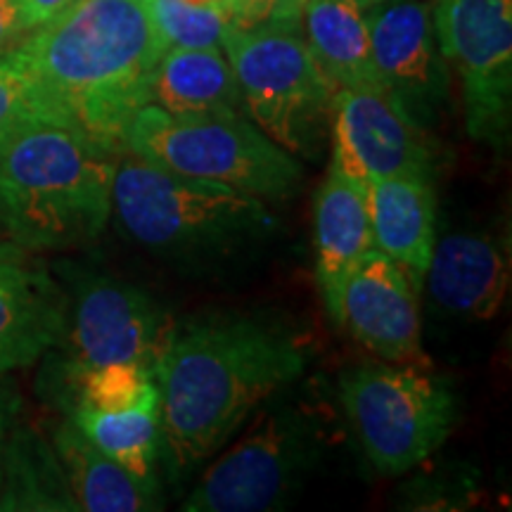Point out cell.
<instances>
[{
  "label": "cell",
  "mask_w": 512,
  "mask_h": 512,
  "mask_svg": "<svg viewBox=\"0 0 512 512\" xmlns=\"http://www.w3.org/2000/svg\"><path fill=\"white\" fill-rule=\"evenodd\" d=\"M43 121L72 124L60 105L22 67L0 57V145Z\"/></svg>",
  "instance_id": "24"
},
{
  "label": "cell",
  "mask_w": 512,
  "mask_h": 512,
  "mask_svg": "<svg viewBox=\"0 0 512 512\" xmlns=\"http://www.w3.org/2000/svg\"><path fill=\"white\" fill-rule=\"evenodd\" d=\"M150 105L169 114L240 112L242 95L221 48H169L152 74Z\"/></svg>",
  "instance_id": "19"
},
{
  "label": "cell",
  "mask_w": 512,
  "mask_h": 512,
  "mask_svg": "<svg viewBox=\"0 0 512 512\" xmlns=\"http://www.w3.org/2000/svg\"><path fill=\"white\" fill-rule=\"evenodd\" d=\"M339 401L358 444L380 475L425 463L451 437L456 396L432 368L363 361L339 377Z\"/></svg>",
  "instance_id": "6"
},
{
  "label": "cell",
  "mask_w": 512,
  "mask_h": 512,
  "mask_svg": "<svg viewBox=\"0 0 512 512\" xmlns=\"http://www.w3.org/2000/svg\"><path fill=\"white\" fill-rule=\"evenodd\" d=\"M17 8L24 12V17L29 19L31 27L48 22L50 17H55L57 12H62L67 5H72L74 0H15Z\"/></svg>",
  "instance_id": "29"
},
{
  "label": "cell",
  "mask_w": 512,
  "mask_h": 512,
  "mask_svg": "<svg viewBox=\"0 0 512 512\" xmlns=\"http://www.w3.org/2000/svg\"><path fill=\"white\" fill-rule=\"evenodd\" d=\"M304 368L302 342L268 320L219 316L176 330L157 368L162 446L174 472L216 456Z\"/></svg>",
  "instance_id": "1"
},
{
  "label": "cell",
  "mask_w": 512,
  "mask_h": 512,
  "mask_svg": "<svg viewBox=\"0 0 512 512\" xmlns=\"http://www.w3.org/2000/svg\"><path fill=\"white\" fill-rule=\"evenodd\" d=\"M0 510H79L53 448L12 427L3 458Z\"/></svg>",
  "instance_id": "21"
},
{
  "label": "cell",
  "mask_w": 512,
  "mask_h": 512,
  "mask_svg": "<svg viewBox=\"0 0 512 512\" xmlns=\"http://www.w3.org/2000/svg\"><path fill=\"white\" fill-rule=\"evenodd\" d=\"M53 451L79 510L150 512L162 508L157 484L143 482L102 453L72 418L57 425Z\"/></svg>",
  "instance_id": "18"
},
{
  "label": "cell",
  "mask_w": 512,
  "mask_h": 512,
  "mask_svg": "<svg viewBox=\"0 0 512 512\" xmlns=\"http://www.w3.org/2000/svg\"><path fill=\"white\" fill-rule=\"evenodd\" d=\"M370 62L377 86L415 119L448 93V64L434 29V0H396L366 8Z\"/></svg>",
  "instance_id": "12"
},
{
  "label": "cell",
  "mask_w": 512,
  "mask_h": 512,
  "mask_svg": "<svg viewBox=\"0 0 512 512\" xmlns=\"http://www.w3.org/2000/svg\"><path fill=\"white\" fill-rule=\"evenodd\" d=\"M121 233L159 256L197 259L254 242L275 228L261 197L200 181L121 152L112 183Z\"/></svg>",
  "instance_id": "4"
},
{
  "label": "cell",
  "mask_w": 512,
  "mask_h": 512,
  "mask_svg": "<svg viewBox=\"0 0 512 512\" xmlns=\"http://www.w3.org/2000/svg\"><path fill=\"white\" fill-rule=\"evenodd\" d=\"M36 252L0 242V375L34 366L57 349L67 325V297Z\"/></svg>",
  "instance_id": "14"
},
{
  "label": "cell",
  "mask_w": 512,
  "mask_h": 512,
  "mask_svg": "<svg viewBox=\"0 0 512 512\" xmlns=\"http://www.w3.org/2000/svg\"><path fill=\"white\" fill-rule=\"evenodd\" d=\"M375 249L394 259L422 290L437 242V192L432 176L401 174L368 185Z\"/></svg>",
  "instance_id": "17"
},
{
  "label": "cell",
  "mask_w": 512,
  "mask_h": 512,
  "mask_svg": "<svg viewBox=\"0 0 512 512\" xmlns=\"http://www.w3.org/2000/svg\"><path fill=\"white\" fill-rule=\"evenodd\" d=\"M254 425L202 472L185 512H264L290 501L323 456V430L309 408L266 401Z\"/></svg>",
  "instance_id": "8"
},
{
  "label": "cell",
  "mask_w": 512,
  "mask_h": 512,
  "mask_svg": "<svg viewBox=\"0 0 512 512\" xmlns=\"http://www.w3.org/2000/svg\"><path fill=\"white\" fill-rule=\"evenodd\" d=\"M34 29L24 12L17 8L15 0H0V57L15 50L24 36Z\"/></svg>",
  "instance_id": "26"
},
{
  "label": "cell",
  "mask_w": 512,
  "mask_h": 512,
  "mask_svg": "<svg viewBox=\"0 0 512 512\" xmlns=\"http://www.w3.org/2000/svg\"><path fill=\"white\" fill-rule=\"evenodd\" d=\"M124 152L261 200L290 195L304 176L299 159L240 112L169 114L145 105L128 121Z\"/></svg>",
  "instance_id": "5"
},
{
  "label": "cell",
  "mask_w": 512,
  "mask_h": 512,
  "mask_svg": "<svg viewBox=\"0 0 512 512\" xmlns=\"http://www.w3.org/2000/svg\"><path fill=\"white\" fill-rule=\"evenodd\" d=\"M155 27L169 48H221L230 12L188 0H147Z\"/></svg>",
  "instance_id": "25"
},
{
  "label": "cell",
  "mask_w": 512,
  "mask_h": 512,
  "mask_svg": "<svg viewBox=\"0 0 512 512\" xmlns=\"http://www.w3.org/2000/svg\"><path fill=\"white\" fill-rule=\"evenodd\" d=\"M358 5H361L363 10L366 8H373V5H382V3H396V0H356Z\"/></svg>",
  "instance_id": "31"
},
{
  "label": "cell",
  "mask_w": 512,
  "mask_h": 512,
  "mask_svg": "<svg viewBox=\"0 0 512 512\" xmlns=\"http://www.w3.org/2000/svg\"><path fill=\"white\" fill-rule=\"evenodd\" d=\"M418 294L394 259L370 249L344 287L342 325L380 361L432 368L422 349Z\"/></svg>",
  "instance_id": "13"
},
{
  "label": "cell",
  "mask_w": 512,
  "mask_h": 512,
  "mask_svg": "<svg viewBox=\"0 0 512 512\" xmlns=\"http://www.w3.org/2000/svg\"><path fill=\"white\" fill-rule=\"evenodd\" d=\"M83 434L126 467L131 475L143 482L157 484L155 467L162 446V425H159V403H145V406L128 408L121 413H98L88 408H76L67 413Z\"/></svg>",
  "instance_id": "22"
},
{
  "label": "cell",
  "mask_w": 512,
  "mask_h": 512,
  "mask_svg": "<svg viewBox=\"0 0 512 512\" xmlns=\"http://www.w3.org/2000/svg\"><path fill=\"white\" fill-rule=\"evenodd\" d=\"M221 48L254 124L290 155H309L337 88L318 67L302 22L230 24Z\"/></svg>",
  "instance_id": "7"
},
{
  "label": "cell",
  "mask_w": 512,
  "mask_h": 512,
  "mask_svg": "<svg viewBox=\"0 0 512 512\" xmlns=\"http://www.w3.org/2000/svg\"><path fill=\"white\" fill-rule=\"evenodd\" d=\"M166 50L147 0H74L5 57L76 128L121 155L128 121L150 105L152 74Z\"/></svg>",
  "instance_id": "2"
},
{
  "label": "cell",
  "mask_w": 512,
  "mask_h": 512,
  "mask_svg": "<svg viewBox=\"0 0 512 512\" xmlns=\"http://www.w3.org/2000/svg\"><path fill=\"white\" fill-rule=\"evenodd\" d=\"M119 152L81 128L43 121L0 145V226L29 252L95 242L112 219Z\"/></svg>",
  "instance_id": "3"
},
{
  "label": "cell",
  "mask_w": 512,
  "mask_h": 512,
  "mask_svg": "<svg viewBox=\"0 0 512 512\" xmlns=\"http://www.w3.org/2000/svg\"><path fill=\"white\" fill-rule=\"evenodd\" d=\"M332 164L366 185L434 171L425 126L382 88H337L332 98Z\"/></svg>",
  "instance_id": "11"
},
{
  "label": "cell",
  "mask_w": 512,
  "mask_h": 512,
  "mask_svg": "<svg viewBox=\"0 0 512 512\" xmlns=\"http://www.w3.org/2000/svg\"><path fill=\"white\" fill-rule=\"evenodd\" d=\"M283 12V0H233L230 17L233 27H256V24L275 22Z\"/></svg>",
  "instance_id": "27"
},
{
  "label": "cell",
  "mask_w": 512,
  "mask_h": 512,
  "mask_svg": "<svg viewBox=\"0 0 512 512\" xmlns=\"http://www.w3.org/2000/svg\"><path fill=\"white\" fill-rule=\"evenodd\" d=\"M17 413H19V396L12 392L10 384L3 382V375H0V482H3L5 446H8L12 427H15Z\"/></svg>",
  "instance_id": "28"
},
{
  "label": "cell",
  "mask_w": 512,
  "mask_h": 512,
  "mask_svg": "<svg viewBox=\"0 0 512 512\" xmlns=\"http://www.w3.org/2000/svg\"><path fill=\"white\" fill-rule=\"evenodd\" d=\"M302 31L332 86L380 88L370 62L366 10L356 0H304Z\"/></svg>",
  "instance_id": "20"
},
{
  "label": "cell",
  "mask_w": 512,
  "mask_h": 512,
  "mask_svg": "<svg viewBox=\"0 0 512 512\" xmlns=\"http://www.w3.org/2000/svg\"><path fill=\"white\" fill-rule=\"evenodd\" d=\"M422 283H427L432 302L451 316L496 318L510 292L508 247L484 233L437 238Z\"/></svg>",
  "instance_id": "15"
},
{
  "label": "cell",
  "mask_w": 512,
  "mask_h": 512,
  "mask_svg": "<svg viewBox=\"0 0 512 512\" xmlns=\"http://www.w3.org/2000/svg\"><path fill=\"white\" fill-rule=\"evenodd\" d=\"M55 275L67 297V325L53 349L64 351L60 384L110 363H136L157 375L176 323L150 292L76 264H60Z\"/></svg>",
  "instance_id": "9"
},
{
  "label": "cell",
  "mask_w": 512,
  "mask_h": 512,
  "mask_svg": "<svg viewBox=\"0 0 512 512\" xmlns=\"http://www.w3.org/2000/svg\"><path fill=\"white\" fill-rule=\"evenodd\" d=\"M434 29L458 74L467 131L501 143L510 128L512 0H434Z\"/></svg>",
  "instance_id": "10"
},
{
  "label": "cell",
  "mask_w": 512,
  "mask_h": 512,
  "mask_svg": "<svg viewBox=\"0 0 512 512\" xmlns=\"http://www.w3.org/2000/svg\"><path fill=\"white\" fill-rule=\"evenodd\" d=\"M67 413L88 408L98 413H121L128 408L159 403L157 375L136 363H110L62 382Z\"/></svg>",
  "instance_id": "23"
},
{
  "label": "cell",
  "mask_w": 512,
  "mask_h": 512,
  "mask_svg": "<svg viewBox=\"0 0 512 512\" xmlns=\"http://www.w3.org/2000/svg\"><path fill=\"white\" fill-rule=\"evenodd\" d=\"M192 5H204V8H223L230 12V3L233 0H188ZM230 22H233V17H230Z\"/></svg>",
  "instance_id": "30"
},
{
  "label": "cell",
  "mask_w": 512,
  "mask_h": 512,
  "mask_svg": "<svg viewBox=\"0 0 512 512\" xmlns=\"http://www.w3.org/2000/svg\"><path fill=\"white\" fill-rule=\"evenodd\" d=\"M316 280L330 318L342 325L344 287L373 242L368 185L332 164L316 197Z\"/></svg>",
  "instance_id": "16"
}]
</instances>
